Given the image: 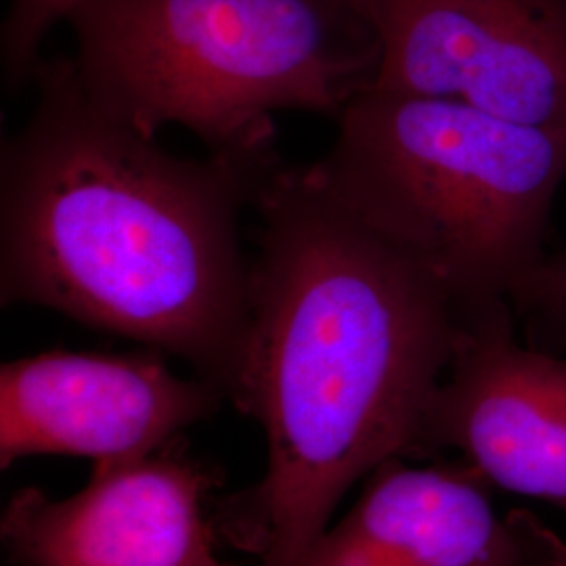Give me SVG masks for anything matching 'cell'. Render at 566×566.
Wrapping results in <instances>:
<instances>
[{
	"mask_svg": "<svg viewBox=\"0 0 566 566\" xmlns=\"http://www.w3.org/2000/svg\"><path fill=\"white\" fill-rule=\"evenodd\" d=\"M250 338L233 405L263 426L256 485L212 510L254 566H298L365 472L416 458L472 317L424 264L350 212L311 164L264 179Z\"/></svg>",
	"mask_w": 566,
	"mask_h": 566,
	"instance_id": "1",
	"label": "cell"
},
{
	"mask_svg": "<svg viewBox=\"0 0 566 566\" xmlns=\"http://www.w3.org/2000/svg\"><path fill=\"white\" fill-rule=\"evenodd\" d=\"M0 151V304L181 357L233 403L250 338L240 219L277 149L179 158L107 112L72 57L36 65Z\"/></svg>",
	"mask_w": 566,
	"mask_h": 566,
	"instance_id": "2",
	"label": "cell"
},
{
	"mask_svg": "<svg viewBox=\"0 0 566 566\" xmlns=\"http://www.w3.org/2000/svg\"><path fill=\"white\" fill-rule=\"evenodd\" d=\"M65 21L95 102L217 154L275 149L277 112L338 120L380 63L355 0H81Z\"/></svg>",
	"mask_w": 566,
	"mask_h": 566,
	"instance_id": "3",
	"label": "cell"
},
{
	"mask_svg": "<svg viewBox=\"0 0 566 566\" xmlns=\"http://www.w3.org/2000/svg\"><path fill=\"white\" fill-rule=\"evenodd\" d=\"M317 179L470 317L514 308L547 259L566 139L449 99L365 91Z\"/></svg>",
	"mask_w": 566,
	"mask_h": 566,
	"instance_id": "4",
	"label": "cell"
},
{
	"mask_svg": "<svg viewBox=\"0 0 566 566\" xmlns=\"http://www.w3.org/2000/svg\"><path fill=\"white\" fill-rule=\"evenodd\" d=\"M380 63L369 91L465 103L566 139V0H355Z\"/></svg>",
	"mask_w": 566,
	"mask_h": 566,
	"instance_id": "5",
	"label": "cell"
},
{
	"mask_svg": "<svg viewBox=\"0 0 566 566\" xmlns=\"http://www.w3.org/2000/svg\"><path fill=\"white\" fill-rule=\"evenodd\" d=\"M224 399L200 376H175L158 348L23 357L0 367V465L41 453L97 462L151 455Z\"/></svg>",
	"mask_w": 566,
	"mask_h": 566,
	"instance_id": "6",
	"label": "cell"
},
{
	"mask_svg": "<svg viewBox=\"0 0 566 566\" xmlns=\"http://www.w3.org/2000/svg\"><path fill=\"white\" fill-rule=\"evenodd\" d=\"M514 308L472 319L416 458L458 449L486 483L566 507V359L514 338Z\"/></svg>",
	"mask_w": 566,
	"mask_h": 566,
	"instance_id": "7",
	"label": "cell"
},
{
	"mask_svg": "<svg viewBox=\"0 0 566 566\" xmlns=\"http://www.w3.org/2000/svg\"><path fill=\"white\" fill-rule=\"evenodd\" d=\"M212 472L172 451L97 462L67 500L21 489L0 533L18 566H224L206 514Z\"/></svg>",
	"mask_w": 566,
	"mask_h": 566,
	"instance_id": "8",
	"label": "cell"
},
{
	"mask_svg": "<svg viewBox=\"0 0 566 566\" xmlns=\"http://www.w3.org/2000/svg\"><path fill=\"white\" fill-rule=\"evenodd\" d=\"M468 464L378 465L346 518L298 566H566V544L528 510L500 514Z\"/></svg>",
	"mask_w": 566,
	"mask_h": 566,
	"instance_id": "9",
	"label": "cell"
},
{
	"mask_svg": "<svg viewBox=\"0 0 566 566\" xmlns=\"http://www.w3.org/2000/svg\"><path fill=\"white\" fill-rule=\"evenodd\" d=\"M81 0H9L0 30V65L7 95L32 84L49 32L67 20Z\"/></svg>",
	"mask_w": 566,
	"mask_h": 566,
	"instance_id": "10",
	"label": "cell"
},
{
	"mask_svg": "<svg viewBox=\"0 0 566 566\" xmlns=\"http://www.w3.org/2000/svg\"><path fill=\"white\" fill-rule=\"evenodd\" d=\"M514 313L526 324L565 338L566 334V248L549 252L544 264L521 290Z\"/></svg>",
	"mask_w": 566,
	"mask_h": 566,
	"instance_id": "11",
	"label": "cell"
}]
</instances>
